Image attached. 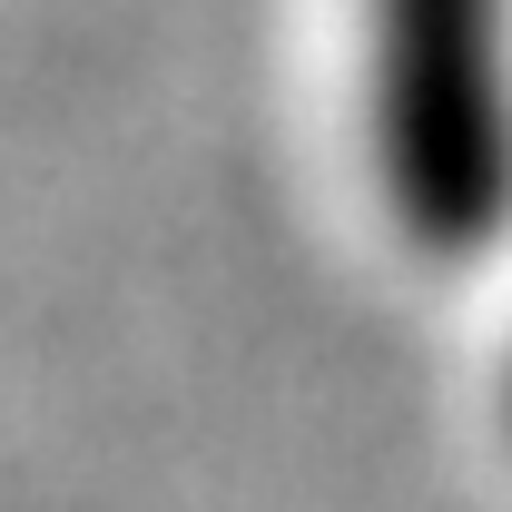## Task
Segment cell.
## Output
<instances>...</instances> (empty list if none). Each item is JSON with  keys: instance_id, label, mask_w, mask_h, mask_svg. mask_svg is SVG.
<instances>
[{"instance_id": "cell-1", "label": "cell", "mask_w": 512, "mask_h": 512, "mask_svg": "<svg viewBox=\"0 0 512 512\" xmlns=\"http://www.w3.org/2000/svg\"><path fill=\"white\" fill-rule=\"evenodd\" d=\"M384 178L414 237L483 247L512 188L503 79H493V0H384Z\"/></svg>"}]
</instances>
